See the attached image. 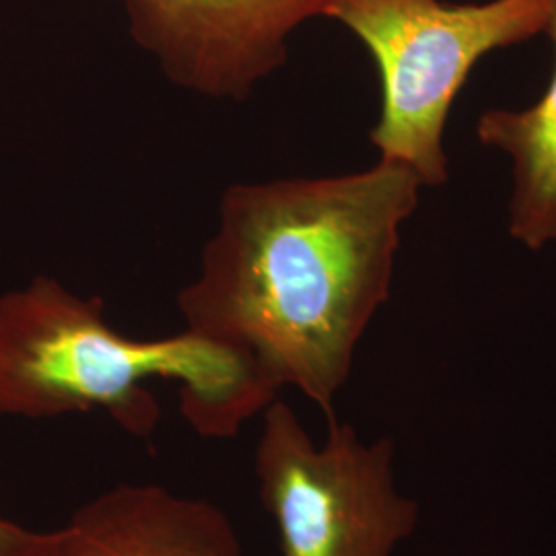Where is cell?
I'll list each match as a JSON object with an SVG mask.
<instances>
[{"label": "cell", "instance_id": "3957f363", "mask_svg": "<svg viewBox=\"0 0 556 556\" xmlns=\"http://www.w3.org/2000/svg\"><path fill=\"white\" fill-rule=\"evenodd\" d=\"M556 0H334L338 21L376 60L381 112L369 139L383 161L422 186L447 181L445 124L464 83L486 54L546 31Z\"/></svg>", "mask_w": 556, "mask_h": 556}, {"label": "cell", "instance_id": "277c9868", "mask_svg": "<svg viewBox=\"0 0 556 556\" xmlns=\"http://www.w3.org/2000/svg\"><path fill=\"white\" fill-rule=\"evenodd\" d=\"M262 415L254 472L280 556H394L418 521L417 503L397 493L394 441L365 443L330 418L316 445L280 397Z\"/></svg>", "mask_w": 556, "mask_h": 556}, {"label": "cell", "instance_id": "ba28073f", "mask_svg": "<svg viewBox=\"0 0 556 556\" xmlns=\"http://www.w3.org/2000/svg\"><path fill=\"white\" fill-rule=\"evenodd\" d=\"M46 532H31L0 517V556H40Z\"/></svg>", "mask_w": 556, "mask_h": 556}, {"label": "cell", "instance_id": "52a82bcc", "mask_svg": "<svg viewBox=\"0 0 556 556\" xmlns=\"http://www.w3.org/2000/svg\"><path fill=\"white\" fill-rule=\"evenodd\" d=\"M544 34L555 48V68L542 98L523 110L491 108L477 122L478 140L511 157L507 227L532 252L556 241V4Z\"/></svg>", "mask_w": 556, "mask_h": 556}, {"label": "cell", "instance_id": "6da1fadb", "mask_svg": "<svg viewBox=\"0 0 556 556\" xmlns=\"http://www.w3.org/2000/svg\"><path fill=\"white\" fill-rule=\"evenodd\" d=\"M420 179L379 160L340 176L229 186L199 273L178 295L186 330L245 358L278 394L334 418L358 342L390 299Z\"/></svg>", "mask_w": 556, "mask_h": 556}, {"label": "cell", "instance_id": "5b68a950", "mask_svg": "<svg viewBox=\"0 0 556 556\" xmlns=\"http://www.w3.org/2000/svg\"><path fill=\"white\" fill-rule=\"evenodd\" d=\"M128 29L172 85L241 101L289 59V40L334 0H122Z\"/></svg>", "mask_w": 556, "mask_h": 556}, {"label": "cell", "instance_id": "7a4b0ae2", "mask_svg": "<svg viewBox=\"0 0 556 556\" xmlns=\"http://www.w3.org/2000/svg\"><path fill=\"white\" fill-rule=\"evenodd\" d=\"M151 379L178 383L179 410L202 438H236L278 397L236 351L186 328L126 337L105 318L103 299L80 298L56 278L0 293V415L101 410L149 439L161 417Z\"/></svg>", "mask_w": 556, "mask_h": 556}, {"label": "cell", "instance_id": "8992f818", "mask_svg": "<svg viewBox=\"0 0 556 556\" xmlns=\"http://www.w3.org/2000/svg\"><path fill=\"white\" fill-rule=\"evenodd\" d=\"M40 556H245L227 514L160 484H119L46 532Z\"/></svg>", "mask_w": 556, "mask_h": 556}]
</instances>
